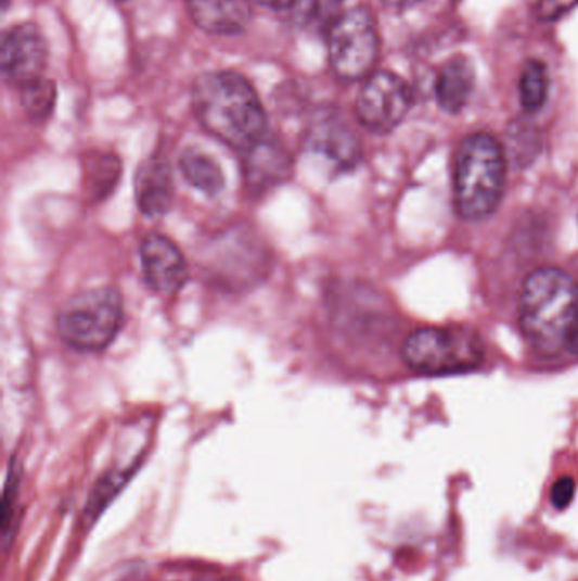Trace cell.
Wrapping results in <instances>:
<instances>
[{
  "label": "cell",
  "instance_id": "8fae6325",
  "mask_svg": "<svg viewBox=\"0 0 578 581\" xmlns=\"http://www.w3.org/2000/svg\"><path fill=\"white\" fill-rule=\"evenodd\" d=\"M291 174V156L282 144L268 140L267 137L246 150L243 155V176L246 189L252 194L261 195L270 189H275L280 184H284Z\"/></svg>",
  "mask_w": 578,
  "mask_h": 581
},
{
  "label": "cell",
  "instance_id": "30bf717a",
  "mask_svg": "<svg viewBox=\"0 0 578 581\" xmlns=\"http://www.w3.org/2000/svg\"><path fill=\"white\" fill-rule=\"evenodd\" d=\"M307 149L326 156L342 170H351L361 161V144L357 135L343 122L342 116L331 111L319 114L307 131Z\"/></svg>",
  "mask_w": 578,
  "mask_h": 581
},
{
  "label": "cell",
  "instance_id": "5bb4252c",
  "mask_svg": "<svg viewBox=\"0 0 578 581\" xmlns=\"http://www.w3.org/2000/svg\"><path fill=\"white\" fill-rule=\"evenodd\" d=\"M475 71L465 56H453L442 63L436 78V101L447 113L457 114L465 108L474 92Z\"/></svg>",
  "mask_w": 578,
  "mask_h": 581
},
{
  "label": "cell",
  "instance_id": "8992f818",
  "mask_svg": "<svg viewBox=\"0 0 578 581\" xmlns=\"http://www.w3.org/2000/svg\"><path fill=\"white\" fill-rule=\"evenodd\" d=\"M327 50L334 74L346 83L370 77L381 53L375 17L367 8L343 12L327 33Z\"/></svg>",
  "mask_w": 578,
  "mask_h": 581
},
{
  "label": "cell",
  "instance_id": "52a82bcc",
  "mask_svg": "<svg viewBox=\"0 0 578 581\" xmlns=\"http://www.w3.org/2000/svg\"><path fill=\"white\" fill-rule=\"evenodd\" d=\"M411 102V89L399 75L373 72L361 86L355 114L363 128L384 135L404 122Z\"/></svg>",
  "mask_w": 578,
  "mask_h": 581
},
{
  "label": "cell",
  "instance_id": "603a6c76",
  "mask_svg": "<svg viewBox=\"0 0 578 581\" xmlns=\"http://www.w3.org/2000/svg\"><path fill=\"white\" fill-rule=\"evenodd\" d=\"M252 2H257L264 8L280 12L291 11L297 5V0H252Z\"/></svg>",
  "mask_w": 578,
  "mask_h": 581
},
{
  "label": "cell",
  "instance_id": "d4e9b609",
  "mask_svg": "<svg viewBox=\"0 0 578 581\" xmlns=\"http://www.w3.org/2000/svg\"><path fill=\"white\" fill-rule=\"evenodd\" d=\"M214 581H240V580H237V578H221V580H214Z\"/></svg>",
  "mask_w": 578,
  "mask_h": 581
},
{
  "label": "cell",
  "instance_id": "ba28073f",
  "mask_svg": "<svg viewBox=\"0 0 578 581\" xmlns=\"http://www.w3.org/2000/svg\"><path fill=\"white\" fill-rule=\"evenodd\" d=\"M48 48L35 24H17L2 38L0 65L9 83L24 87L43 77Z\"/></svg>",
  "mask_w": 578,
  "mask_h": 581
},
{
  "label": "cell",
  "instance_id": "7402d4cb",
  "mask_svg": "<svg viewBox=\"0 0 578 581\" xmlns=\"http://www.w3.org/2000/svg\"><path fill=\"white\" fill-rule=\"evenodd\" d=\"M565 351H568L571 355L578 357V303L577 310H575L574 320H571L570 330H568Z\"/></svg>",
  "mask_w": 578,
  "mask_h": 581
},
{
  "label": "cell",
  "instance_id": "2e32d148",
  "mask_svg": "<svg viewBox=\"0 0 578 581\" xmlns=\"http://www.w3.org/2000/svg\"><path fill=\"white\" fill-rule=\"evenodd\" d=\"M180 170L192 188L206 195H218L224 188V172L218 162L213 161L206 153L187 150L180 156Z\"/></svg>",
  "mask_w": 578,
  "mask_h": 581
},
{
  "label": "cell",
  "instance_id": "484cf974",
  "mask_svg": "<svg viewBox=\"0 0 578 581\" xmlns=\"http://www.w3.org/2000/svg\"><path fill=\"white\" fill-rule=\"evenodd\" d=\"M116 2H126V0H116Z\"/></svg>",
  "mask_w": 578,
  "mask_h": 581
},
{
  "label": "cell",
  "instance_id": "277c9868",
  "mask_svg": "<svg viewBox=\"0 0 578 581\" xmlns=\"http://www.w3.org/2000/svg\"><path fill=\"white\" fill-rule=\"evenodd\" d=\"M125 321V301L116 288L87 289L63 303L56 330L68 348L101 352L110 348Z\"/></svg>",
  "mask_w": 578,
  "mask_h": 581
},
{
  "label": "cell",
  "instance_id": "d6986e66",
  "mask_svg": "<svg viewBox=\"0 0 578 581\" xmlns=\"http://www.w3.org/2000/svg\"><path fill=\"white\" fill-rule=\"evenodd\" d=\"M128 477L129 475H125V472H111L104 480H101L98 488L93 490L92 498H90L89 507H87V515L92 519L98 517L104 510L105 505L110 504L111 500L117 495Z\"/></svg>",
  "mask_w": 578,
  "mask_h": 581
},
{
  "label": "cell",
  "instance_id": "cb8c5ba5",
  "mask_svg": "<svg viewBox=\"0 0 578 581\" xmlns=\"http://www.w3.org/2000/svg\"><path fill=\"white\" fill-rule=\"evenodd\" d=\"M382 4L387 5V8L393 9H406L412 8V5L418 4L421 0H381Z\"/></svg>",
  "mask_w": 578,
  "mask_h": 581
},
{
  "label": "cell",
  "instance_id": "7c38bea8",
  "mask_svg": "<svg viewBox=\"0 0 578 581\" xmlns=\"http://www.w3.org/2000/svg\"><path fill=\"white\" fill-rule=\"evenodd\" d=\"M187 5L194 23L209 35H240L252 20V0H187Z\"/></svg>",
  "mask_w": 578,
  "mask_h": 581
},
{
  "label": "cell",
  "instance_id": "e0dca14e",
  "mask_svg": "<svg viewBox=\"0 0 578 581\" xmlns=\"http://www.w3.org/2000/svg\"><path fill=\"white\" fill-rule=\"evenodd\" d=\"M550 92V75L540 60L524 63L519 77V101L524 111L536 113L543 108Z\"/></svg>",
  "mask_w": 578,
  "mask_h": 581
},
{
  "label": "cell",
  "instance_id": "7a4b0ae2",
  "mask_svg": "<svg viewBox=\"0 0 578 581\" xmlns=\"http://www.w3.org/2000/svg\"><path fill=\"white\" fill-rule=\"evenodd\" d=\"M578 303V286L556 267L532 270L519 298V324L536 352L556 355L565 351Z\"/></svg>",
  "mask_w": 578,
  "mask_h": 581
},
{
  "label": "cell",
  "instance_id": "5b68a950",
  "mask_svg": "<svg viewBox=\"0 0 578 581\" xmlns=\"http://www.w3.org/2000/svg\"><path fill=\"white\" fill-rule=\"evenodd\" d=\"M402 357L412 371L454 375L480 366V342L466 330L427 327L415 330L402 345Z\"/></svg>",
  "mask_w": 578,
  "mask_h": 581
},
{
  "label": "cell",
  "instance_id": "9a60e30c",
  "mask_svg": "<svg viewBox=\"0 0 578 581\" xmlns=\"http://www.w3.org/2000/svg\"><path fill=\"white\" fill-rule=\"evenodd\" d=\"M123 165L113 153L92 152L84 159L82 188L90 203L107 200L117 188Z\"/></svg>",
  "mask_w": 578,
  "mask_h": 581
},
{
  "label": "cell",
  "instance_id": "6da1fadb",
  "mask_svg": "<svg viewBox=\"0 0 578 581\" xmlns=\"http://www.w3.org/2000/svg\"><path fill=\"white\" fill-rule=\"evenodd\" d=\"M192 105L207 134L245 153L267 137V114L257 92L236 72H210L198 77Z\"/></svg>",
  "mask_w": 578,
  "mask_h": 581
},
{
  "label": "cell",
  "instance_id": "44dd1931",
  "mask_svg": "<svg viewBox=\"0 0 578 581\" xmlns=\"http://www.w3.org/2000/svg\"><path fill=\"white\" fill-rule=\"evenodd\" d=\"M575 496V481L571 478H560L553 488H551V505L555 508H567L571 504Z\"/></svg>",
  "mask_w": 578,
  "mask_h": 581
},
{
  "label": "cell",
  "instance_id": "ac0fdd59",
  "mask_svg": "<svg viewBox=\"0 0 578 581\" xmlns=\"http://www.w3.org/2000/svg\"><path fill=\"white\" fill-rule=\"evenodd\" d=\"M56 101L55 84L41 77L28 86L21 87V104L31 119L43 122L53 113Z\"/></svg>",
  "mask_w": 578,
  "mask_h": 581
},
{
  "label": "cell",
  "instance_id": "9c48e42d",
  "mask_svg": "<svg viewBox=\"0 0 578 581\" xmlns=\"http://www.w3.org/2000/svg\"><path fill=\"white\" fill-rule=\"evenodd\" d=\"M144 281L155 293L171 296L179 293L189 279L185 257L164 235H147L140 247Z\"/></svg>",
  "mask_w": 578,
  "mask_h": 581
},
{
  "label": "cell",
  "instance_id": "3957f363",
  "mask_svg": "<svg viewBox=\"0 0 578 581\" xmlns=\"http://www.w3.org/2000/svg\"><path fill=\"white\" fill-rule=\"evenodd\" d=\"M508 156L492 135L474 134L460 143L454 155V206L466 222H481L501 204Z\"/></svg>",
  "mask_w": 578,
  "mask_h": 581
},
{
  "label": "cell",
  "instance_id": "ffe728a7",
  "mask_svg": "<svg viewBox=\"0 0 578 581\" xmlns=\"http://www.w3.org/2000/svg\"><path fill=\"white\" fill-rule=\"evenodd\" d=\"M578 5V0H536V16L541 21H555Z\"/></svg>",
  "mask_w": 578,
  "mask_h": 581
},
{
  "label": "cell",
  "instance_id": "4fadbf2b",
  "mask_svg": "<svg viewBox=\"0 0 578 581\" xmlns=\"http://www.w3.org/2000/svg\"><path fill=\"white\" fill-rule=\"evenodd\" d=\"M137 204L146 218L167 215L174 200L170 165L162 159H147L134 176Z\"/></svg>",
  "mask_w": 578,
  "mask_h": 581
}]
</instances>
